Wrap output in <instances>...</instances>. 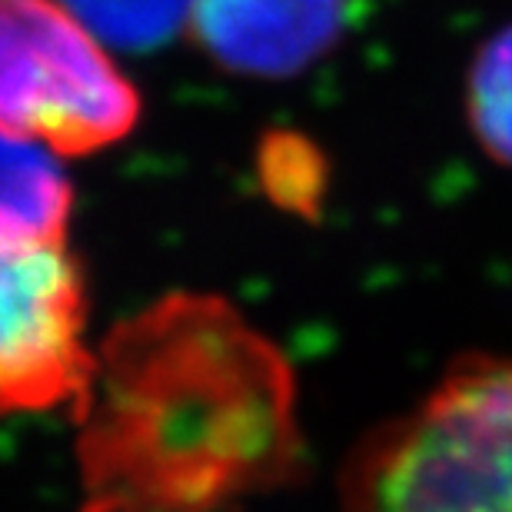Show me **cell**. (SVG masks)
Listing matches in <instances>:
<instances>
[{"label": "cell", "instance_id": "obj_4", "mask_svg": "<svg viewBox=\"0 0 512 512\" xmlns=\"http://www.w3.org/2000/svg\"><path fill=\"white\" fill-rule=\"evenodd\" d=\"M94 366L87 276L67 240L0 247V416L77 413Z\"/></svg>", "mask_w": 512, "mask_h": 512}, {"label": "cell", "instance_id": "obj_5", "mask_svg": "<svg viewBox=\"0 0 512 512\" xmlns=\"http://www.w3.org/2000/svg\"><path fill=\"white\" fill-rule=\"evenodd\" d=\"M346 0H193L190 34L217 64L290 77L336 44Z\"/></svg>", "mask_w": 512, "mask_h": 512}, {"label": "cell", "instance_id": "obj_3", "mask_svg": "<svg viewBox=\"0 0 512 512\" xmlns=\"http://www.w3.org/2000/svg\"><path fill=\"white\" fill-rule=\"evenodd\" d=\"M140 94L60 0H0V130L57 157L130 137Z\"/></svg>", "mask_w": 512, "mask_h": 512}, {"label": "cell", "instance_id": "obj_6", "mask_svg": "<svg viewBox=\"0 0 512 512\" xmlns=\"http://www.w3.org/2000/svg\"><path fill=\"white\" fill-rule=\"evenodd\" d=\"M74 187L57 153L0 130V247L67 240Z\"/></svg>", "mask_w": 512, "mask_h": 512}, {"label": "cell", "instance_id": "obj_7", "mask_svg": "<svg viewBox=\"0 0 512 512\" xmlns=\"http://www.w3.org/2000/svg\"><path fill=\"white\" fill-rule=\"evenodd\" d=\"M466 114L479 147L512 167V24L479 47L469 70Z\"/></svg>", "mask_w": 512, "mask_h": 512}, {"label": "cell", "instance_id": "obj_2", "mask_svg": "<svg viewBox=\"0 0 512 512\" xmlns=\"http://www.w3.org/2000/svg\"><path fill=\"white\" fill-rule=\"evenodd\" d=\"M340 512H512V360L466 353L423 403L370 429Z\"/></svg>", "mask_w": 512, "mask_h": 512}, {"label": "cell", "instance_id": "obj_9", "mask_svg": "<svg viewBox=\"0 0 512 512\" xmlns=\"http://www.w3.org/2000/svg\"><path fill=\"white\" fill-rule=\"evenodd\" d=\"M316 153L300 143V157L296 160H276L266 153L263 157V180L266 190L276 203H283L286 210H306L320 193V177H316Z\"/></svg>", "mask_w": 512, "mask_h": 512}, {"label": "cell", "instance_id": "obj_1", "mask_svg": "<svg viewBox=\"0 0 512 512\" xmlns=\"http://www.w3.org/2000/svg\"><path fill=\"white\" fill-rule=\"evenodd\" d=\"M80 512H233L303 476L296 373L227 296L110 326L77 413Z\"/></svg>", "mask_w": 512, "mask_h": 512}, {"label": "cell", "instance_id": "obj_8", "mask_svg": "<svg viewBox=\"0 0 512 512\" xmlns=\"http://www.w3.org/2000/svg\"><path fill=\"white\" fill-rule=\"evenodd\" d=\"M97 40L147 50L163 44L190 20L193 0H60Z\"/></svg>", "mask_w": 512, "mask_h": 512}]
</instances>
